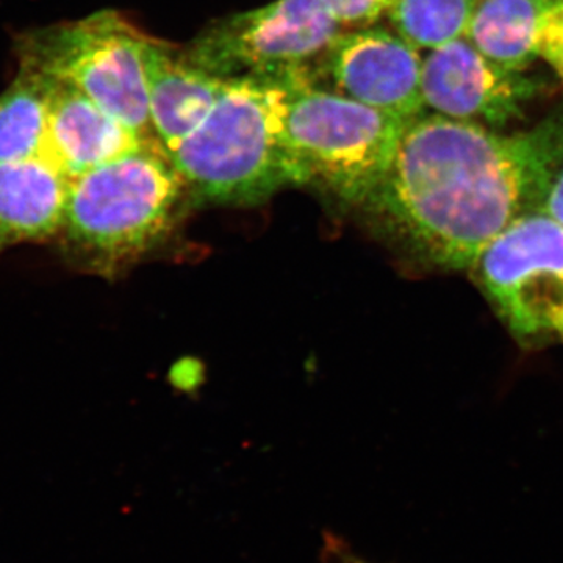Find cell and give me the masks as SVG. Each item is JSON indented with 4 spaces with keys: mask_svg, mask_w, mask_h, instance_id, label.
Returning <instances> with one entry per match:
<instances>
[{
    "mask_svg": "<svg viewBox=\"0 0 563 563\" xmlns=\"http://www.w3.org/2000/svg\"><path fill=\"white\" fill-rule=\"evenodd\" d=\"M476 0H395L387 16L393 31L420 49H439L463 38Z\"/></svg>",
    "mask_w": 563,
    "mask_h": 563,
    "instance_id": "9a60e30c",
    "label": "cell"
},
{
    "mask_svg": "<svg viewBox=\"0 0 563 563\" xmlns=\"http://www.w3.org/2000/svg\"><path fill=\"white\" fill-rule=\"evenodd\" d=\"M340 27H369L388 14L395 0H321Z\"/></svg>",
    "mask_w": 563,
    "mask_h": 563,
    "instance_id": "e0dca14e",
    "label": "cell"
},
{
    "mask_svg": "<svg viewBox=\"0 0 563 563\" xmlns=\"http://www.w3.org/2000/svg\"><path fill=\"white\" fill-rule=\"evenodd\" d=\"M333 90L404 122L426 109L422 58L396 32L362 27L342 32L320 60Z\"/></svg>",
    "mask_w": 563,
    "mask_h": 563,
    "instance_id": "9c48e42d",
    "label": "cell"
},
{
    "mask_svg": "<svg viewBox=\"0 0 563 563\" xmlns=\"http://www.w3.org/2000/svg\"><path fill=\"white\" fill-rule=\"evenodd\" d=\"M70 180L46 155L0 162V251L58 239Z\"/></svg>",
    "mask_w": 563,
    "mask_h": 563,
    "instance_id": "7c38bea8",
    "label": "cell"
},
{
    "mask_svg": "<svg viewBox=\"0 0 563 563\" xmlns=\"http://www.w3.org/2000/svg\"><path fill=\"white\" fill-rule=\"evenodd\" d=\"M143 69L152 129L166 154L177 146L213 109L229 80L188 60L161 41L146 36Z\"/></svg>",
    "mask_w": 563,
    "mask_h": 563,
    "instance_id": "8fae6325",
    "label": "cell"
},
{
    "mask_svg": "<svg viewBox=\"0 0 563 563\" xmlns=\"http://www.w3.org/2000/svg\"><path fill=\"white\" fill-rule=\"evenodd\" d=\"M347 562L350 563H369L365 561H361V559L347 558Z\"/></svg>",
    "mask_w": 563,
    "mask_h": 563,
    "instance_id": "d6986e66",
    "label": "cell"
},
{
    "mask_svg": "<svg viewBox=\"0 0 563 563\" xmlns=\"http://www.w3.org/2000/svg\"><path fill=\"white\" fill-rule=\"evenodd\" d=\"M536 81L488 60L463 36L429 52L422 60L424 107L451 120L481 125L520 120L537 95Z\"/></svg>",
    "mask_w": 563,
    "mask_h": 563,
    "instance_id": "ba28073f",
    "label": "cell"
},
{
    "mask_svg": "<svg viewBox=\"0 0 563 563\" xmlns=\"http://www.w3.org/2000/svg\"><path fill=\"white\" fill-rule=\"evenodd\" d=\"M559 340H561V342L563 343V328H562L561 333H559Z\"/></svg>",
    "mask_w": 563,
    "mask_h": 563,
    "instance_id": "ffe728a7",
    "label": "cell"
},
{
    "mask_svg": "<svg viewBox=\"0 0 563 563\" xmlns=\"http://www.w3.org/2000/svg\"><path fill=\"white\" fill-rule=\"evenodd\" d=\"M144 40L146 35L117 11H99L25 33L18 40L16 54L20 68L65 81L144 139L158 143L147 106Z\"/></svg>",
    "mask_w": 563,
    "mask_h": 563,
    "instance_id": "5b68a950",
    "label": "cell"
},
{
    "mask_svg": "<svg viewBox=\"0 0 563 563\" xmlns=\"http://www.w3.org/2000/svg\"><path fill=\"white\" fill-rule=\"evenodd\" d=\"M537 57L547 62L563 79V0H551L539 22Z\"/></svg>",
    "mask_w": 563,
    "mask_h": 563,
    "instance_id": "2e32d148",
    "label": "cell"
},
{
    "mask_svg": "<svg viewBox=\"0 0 563 563\" xmlns=\"http://www.w3.org/2000/svg\"><path fill=\"white\" fill-rule=\"evenodd\" d=\"M563 168V110L528 131L420 114L365 206L409 257L468 272L510 222L540 209Z\"/></svg>",
    "mask_w": 563,
    "mask_h": 563,
    "instance_id": "6da1fadb",
    "label": "cell"
},
{
    "mask_svg": "<svg viewBox=\"0 0 563 563\" xmlns=\"http://www.w3.org/2000/svg\"><path fill=\"white\" fill-rule=\"evenodd\" d=\"M49 79L20 68L16 79L0 95V162L44 155Z\"/></svg>",
    "mask_w": 563,
    "mask_h": 563,
    "instance_id": "5bb4252c",
    "label": "cell"
},
{
    "mask_svg": "<svg viewBox=\"0 0 563 563\" xmlns=\"http://www.w3.org/2000/svg\"><path fill=\"white\" fill-rule=\"evenodd\" d=\"M551 0H476L465 38L488 60L523 73L536 60L540 18Z\"/></svg>",
    "mask_w": 563,
    "mask_h": 563,
    "instance_id": "4fadbf2b",
    "label": "cell"
},
{
    "mask_svg": "<svg viewBox=\"0 0 563 563\" xmlns=\"http://www.w3.org/2000/svg\"><path fill=\"white\" fill-rule=\"evenodd\" d=\"M168 157L202 202L244 206L307 184L282 131L274 81L229 80L206 120Z\"/></svg>",
    "mask_w": 563,
    "mask_h": 563,
    "instance_id": "7a4b0ae2",
    "label": "cell"
},
{
    "mask_svg": "<svg viewBox=\"0 0 563 563\" xmlns=\"http://www.w3.org/2000/svg\"><path fill=\"white\" fill-rule=\"evenodd\" d=\"M144 147L162 144L144 139L77 88L49 79L44 155L70 179Z\"/></svg>",
    "mask_w": 563,
    "mask_h": 563,
    "instance_id": "30bf717a",
    "label": "cell"
},
{
    "mask_svg": "<svg viewBox=\"0 0 563 563\" xmlns=\"http://www.w3.org/2000/svg\"><path fill=\"white\" fill-rule=\"evenodd\" d=\"M470 276L523 347L559 340L563 328V224L543 207L510 222L481 251Z\"/></svg>",
    "mask_w": 563,
    "mask_h": 563,
    "instance_id": "8992f818",
    "label": "cell"
},
{
    "mask_svg": "<svg viewBox=\"0 0 563 563\" xmlns=\"http://www.w3.org/2000/svg\"><path fill=\"white\" fill-rule=\"evenodd\" d=\"M542 207L551 217L563 224V168L555 176Z\"/></svg>",
    "mask_w": 563,
    "mask_h": 563,
    "instance_id": "ac0fdd59",
    "label": "cell"
},
{
    "mask_svg": "<svg viewBox=\"0 0 563 563\" xmlns=\"http://www.w3.org/2000/svg\"><path fill=\"white\" fill-rule=\"evenodd\" d=\"M184 180L162 147L124 155L70 180L60 239L66 257L111 274L162 242L172 229Z\"/></svg>",
    "mask_w": 563,
    "mask_h": 563,
    "instance_id": "3957f363",
    "label": "cell"
},
{
    "mask_svg": "<svg viewBox=\"0 0 563 563\" xmlns=\"http://www.w3.org/2000/svg\"><path fill=\"white\" fill-rule=\"evenodd\" d=\"M274 84L282 131L307 184L365 206L383 181L407 122L309 80Z\"/></svg>",
    "mask_w": 563,
    "mask_h": 563,
    "instance_id": "277c9868",
    "label": "cell"
},
{
    "mask_svg": "<svg viewBox=\"0 0 563 563\" xmlns=\"http://www.w3.org/2000/svg\"><path fill=\"white\" fill-rule=\"evenodd\" d=\"M340 33L321 0H274L211 25L184 55L225 80L312 81L310 65Z\"/></svg>",
    "mask_w": 563,
    "mask_h": 563,
    "instance_id": "52a82bcc",
    "label": "cell"
}]
</instances>
